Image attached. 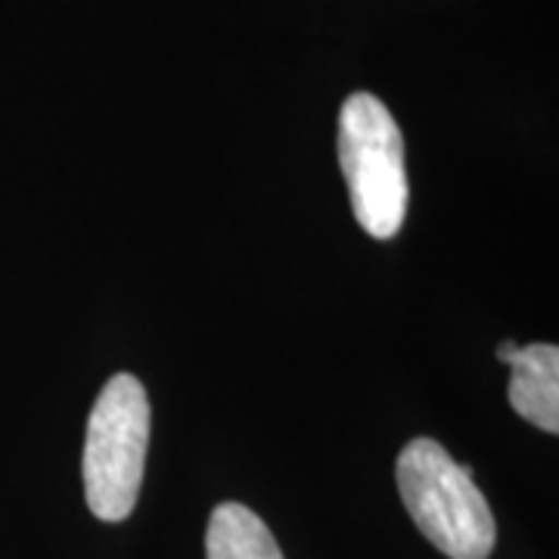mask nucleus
I'll return each mask as SVG.
<instances>
[{
	"label": "nucleus",
	"mask_w": 559,
	"mask_h": 559,
	"mask_svg": "<svg viewBox=\"0 0 559 559\" xmlns=\"http://www.w3.org/2000/svg\"><path fill=\"white\" fill-rule=\"evenodd\" d=\"M401 500L426 538L451 559H488L498 540V522L476 488L439 441L414 439L395 463Z\"/></svg>",
	"instance_id": "f257e3e1"
},
{
	"label": "nucleus",
	"mask_w": 559,
	"mask_h": 559,
	"mask_svg": "<svg viewBox=\"0 0 559 559\" xmlns=\"http://www.w3.org/2000/svg\"><path fill=\"white\" fill-rule=\"evenodd\" d=\"M150 448V399L140 380L119 373L103 385L84 439V498L103 522L131 516Z\"/></svg>",
	"instance_id": "f03ea898"
},
{
	"label": "nucleus",
	"mask_w": 559,
	"mask_h": 559,
	"mask_svg": "<svg viewBox=\"0 0 559 559\" xmlns=\"http://www.w3.org/2000/svg\"><path fill=\"white\" fill-rule=\"evenodd\" d=\"M340 165L360 227L392 240L407 212V175L399 121L380 97L360 91L342 103Z\"/></svg>",
	"instance_id": "7ed1b4c3"
},
{
	"label": "nucleus",
	"mask_w": 559,
	"mask_h": 559,
	"mask_svg": "<svg viewBox=\"0 0 559 559\" xmlns=\"http://www.w3.org/2000/svg\"><path fill=\"white\" fill-rule=\"evenodd\" d=\"M498 358L510 367V404L544 432H559V348L550 342H503Z\"/></svg>",
	"instance_id": "20e7f679"
},
{
	"label": "nucleus",
	"mask_w": 559,
	"mask_h": 559,
	"mask_svg": "<svg viewBox=\"0 0 559 559\" xmlns=\"http://www.w3.org/2000/svg\"><path fill=\"white\" fill-rule=\"evenodd\" d=\"M205 559H283L271 528L242 503L215 507L205 532Z\"/></svg>",
	"instance_id": "39448f33"
}]
</instances>
